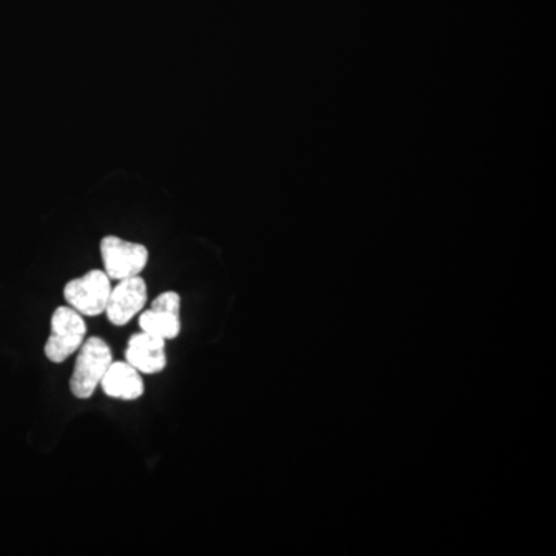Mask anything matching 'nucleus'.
I'll use <instances>...</instances> for the list:
<instances>
[{
	"label": "nucleus",
	"mask_w": 556,
	"mask_h": 556,
	"mask_svg": "<svg viewBox=\"0 0 556 556\" xmlns=\"http://www.w3.org/2000/svg\"><path fill=\"white\" fill-rule=\"evenodd\" d=\"M112 362V350L104 339H87L79 348L75 369L70 379V390H72L73 396L78 399L93 396Z\"/></svg>",
	"instance_id": "f257e3e1"
},
{
	"label": "nucleus",
	"mask_w": 556,
	"mask_h": 556,
	"mask_svg": "<svg viewBox=\"0 0 556 556\" xmlns=\"http://www.w3.org/2000/svg\"><path fill=\"white\" fill-rule=\"evenodd\" d=\"M86 334V321L78 311L60 306L51 316V334L43 348L47 358L53 364L67 361L83 345Z\"/></svg>",
	"instance_id": "f03ea898"
},
{
	"label": "nucleus",
	"mask_w": 556,
	"mask_h": 556,
	"mask_svg": "<svg viewBox=\"0 0 556 556\" xmlns=\"http://www.w3.org/2000/svg\"><path fill=\"white\" fill-rule=\"evenodd\" d=\"M108 274L100 269L90 270L86 276L73 278L64 288V298L80 316L98 317L105 313L112 283Z\"/></svg>",
	"instance_id": "7ed1b4c3"
},
{
	"label": "nucleus",
	"mask_w": 556,
	"mask_h": 556,
	"mask_svg": "<svg viewBox=\"0 0 556 556\" xmlns=\"http://www.w3.org/2000/svg\"><path fill=\"white\" fill-rule=\"evenodd\" d=\"M101 257L110 280L119 281L139 276L144 270L149 262V251L144 244L108 236L101 240Z\"/></svg>",
	"instance_id": "20e7f679"
},
{
	"label": "nucleus",
	"mask_w": 556,
	"mask_h": 556,
	"mask_svg": "<svg viewBox=\"0 0 556 556\" xmlns=\"http://www.w3.org/2000/svg\"><path fill=\"white\" fill-rule=\"evenodd\" d=\"M148 303V285L139 276L124 278L112 288L105 308L110 324L115 327H126L127 324L144 309Z\"/></svg>",
	"instance_id": "39448f33"
},
{
	"label": "nucleus",
	"mask_w": 556,
	"mask_h": 556,
	"mask_svg": "<svg viewBox=\"0 0 556 556\" xmlns=\"http://www.w3.org/2000/svg\"><path fill=\"white\" fill-rule=\"evenodd\" d=\"M179 306H181V299H179L177 292H163L153 300L152 308L144 311L139 316V328L148 334L155 336V338L177 339L179 332H181Z\"/></svg>",
	"instance_id": "423d86ee"
},
{
	"label": "nucleus",
	"mask_w": 556,
	"mask_h": 556,
	"mask_svg": "<svg viewBox=\"0 0 556 556\" xmlns=\"http://www.w3.org/2000/svg\"><path fill=\"white\" fill-rule=\"evenodd\" d=\"M166 340L148 332L131 336L126 350V361L144 375H159L166 368Z\"/></svg>",
	"instance_id": "0eeeda50"
},
{
	"label": "nucleus",
	"mask_w": 556,
	"mask_h": 556,
	"mask_svg": "<svg viewBox=\"0 0 556 556\" xmlns=\"http://www.w3.org/2000/svg\"><path fill=\"white\" fill-rule=\"evenodd\" d=\"M100 386L109 397L127 402L137 401L144 394V382L139 378L138 369L127 362H112Z\"/></svg>",
	"instance_id": "6e6552de"
}]
</instances>
